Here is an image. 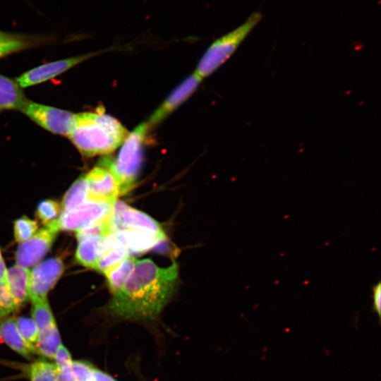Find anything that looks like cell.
I'll return each mask as SVG.
<instances>
[{
	"label": "cell",
	"instance_id": "30",
	"mask_svg": "<svg viewBox=\"0 0 381 381\" xmlns=\"http://www.w3.org/2000/svg\"><path fill=\"white\" fill-rule=\"evenodd\" d=\"M373 301L374 309L380 318L381 313V284L380 282L373 288Z\"/></svg>",
	"mask_w": 381,
	"mask_h": 381
},
{
	"label": "cell",
	"instance_id": "19",
	"mask_svg": "<svg viewBox=\"0 0 381 381\" xmlns=\"http://www.w3.org/2000/svg\"><path fill=\"white\" fill-rule=\"evenodd\" d=\"M88 200V188L85 176L77 179L64 196L61 208L63 212L73 211Z\"/></svg>",
	"mask_w": 381,
	"mask_h": 381
},
{
	"label": "cell",
	"instance_id": "31",
	"mask_svg": "<svg viewBox=\"0 0 381 381\" xmlns=\"http://www.w3.org/2000/svg\"><path fill=\"white\" fill-rule=\"evenodd\" d=\"M89 381H117L111 375L99 369L93 368Z\"/></svg>",
	"mask_w": 381,
	"mask_h": 381
},
{
	"label": "cell",
	"instance_id": "33",
	"mask_svg": "<svg viewBox=\"0 0 381 381\" xmlns=\"http://www.w3.org/2000/svg\"><path fill=\"white\" fill-rule=\"evenodd\" d=\"M6 272L7 270L5 267L4 260L2 259L1 253H0V277L6 282Z\"/></svg>",
	"mask_w": 381,
	"mask_h": 381
},
{
	"label": "cell",
	"instance_id": "32",
	"mask_svg": "<svg viewBox=\"0 0 381 381\" xmlns=\"http://www.w3.org/2000/svg\"><path fill=\"white\" fill-rule=\"evenodd\" d=\"M26 35L7 32L0 30V43L24 37Z\"/></svg>",
	"mask_w": 381,
	"mask_h": 381
},
{
	"label": "cell",
	"instance_id": "14",
	"mask_svg": "<svg viewBox=\"0 0 381 381\" xmlns=\"http://www.w3.org/2000/svg\"><path fill=\"white\" fill-rule=\"evenodd\" d=\"M0 339L13 351L28 360H31L35 355L22 337L14 317H6L0 321Z\"/></svg>",
	"mask_w": 381,
	"mask_h": 381
},
{
	"label": "cell",
	"instance_id": "12",
	"mask_svg": "<svg viewBox=\"0 0 381 381\" xmlns=\"http://www.w3.org/2000/svg\"><path fill=\"white\" fill-rule=\"evenodd\" d=\"M202 80L195 72L186 78L153 112L147 122L148 126H156L165 119L193 93Z\"/></svg>",
	"mask_w": 381,
	"mask_h": 381
},
{
	"label": "cell",
	"instance_id": "11",
	"mask_svg": "<svg viewBox=\"0 0 381 381\" xmlns=\"http://www.w3.org/2000/svg\"><path fill=\"white\" fill-rule=\"evenodd\" d=\"M85 176L89 200L113 205L121 195L118 182L108 169L97 166Z\"/></svg>",
	"mask_w": 381,
	"mask_h": 381
},
{
	"label": "cell",
	"instance_id": "20",
	"mask_svg": "<svg viewBox=\"0 0 381 381\" xmlns=\"http://www.w3.org/2000/svg\"><path fill=\"white\" fill-rule=\"evenodd\" d=\"M61 344L62 343L60 333L56 323H55L39 333L36 348L37 354L41 356L44 359L53 361L56 351Z\"/></svg>",
	"mask_w": 381,
	"mask_h": 381
},
{
	"label": "cell",
	"instance_id": "24",
	"mask_svg": "<svg viewBox=\"0 0 381 381\" xmlns=\"http://www.w3.org/2000/svg\"><path fill=\"white\" fill-rule=\"evenodd\" d=\"M44 39L42 37L25 35L21 39L0 43V58L42 43Z\"/></svg>",
	"mask_w": 381,
	"mask_h": 381
},
{
	"label": "cell",
	"instance_id": "7",
	"mask_svg": "<svg viewBox=\"0 0 381 381\" xmlns=\"http://www.w3.org/2000/svg\"><path fill=\"white\" fill-rule=\"evenodd\" d=\"M59 230L56 219L21 243L16 254L17 265L28 268L37 263L49 250Z\"/></svg>",
	"mask_w": 381,
	"mask_h": 381
},
{
	"label": "cell",
	"instance_id": "9",
	"mask_svg": "<svg viewBox=\"0 0 381 381\" xmlns=\"http://www.w3.org/2000/svg\"><path fill=\"white\" fill-rule=\"evenodd\" d=\"M64 270L61 258H52L38 263L30 274L29 298L32 301L47 298Z\"/></svg>",
	"mask_w": 381,
	"mask_h": 381
},
{
	"label": "cell",
	"instance_id": "13",
	"mask_svg": "<svg viewBox=\"0 0 381 381\" xmlns=\"http://www.w3.org/2000/svg\"><path fill=\"white\" fill-rule=\"evenodd\" d=\"M111 233L128 253H144L164 241L148 232L138 230H124Z\"/></svg>",
	"mask_w": 381,
	"mask_h": 381
},
{
	"label": "cell",
	"instance_id": "4",
	"mask_svg": "<svg viewBox=\"0 0 381 381\" xmlns=\"http://www.w3.org/2000/svg\"><path fill=\"white\" fill-rule=\"evenodd\" d=\"M262 17L261 12L256 11L241 25L214 41L202 56L195 73L203 79L215 71L236 52Z\"/></svg>",
	"mask_w": 381,
	"mask_h": 381
},
{
	"label": "cell",
	"instance_id": "21",
	"mask_svg": "<svg viewBox=\"0 0 381 381\" xmlns=\"http://www.w3.org/2000/svg\"><path fill=\"white\" fill-rule=\"evenodd\" d=\"M25 370L29 381H60L54 363L44 358L32 362Z\"/></svg>",
	"mask_w": 381,
	"mask_h": 381
},
{
	"label": "cell",
	"instance_id": "15",
	"mask_svg": "<svg viewBox=\"0 0 381 381\" xmlns=\"http://www.w3.org/2000/svg\"><path fill=\"white\" fill-rule=\"evenodd\" d=\"M107 250L105 236H90L79 241L75 258L79 264L95 269L97 261Z\"/></svg>",
	"mask_w": 381,
	"mask_h": 381
},
{
	"label": "cell",
	"instance_id": "5",
	"mask_svg": "<svg viewBox=\"0 0 381 381\" xmlns=\"http://www.w3.org/2000/svg\"><path fill=\"white\" fill-rule=\"evenodd\" d=\"M109 224L110 232L138 230L148 232L162 240L166 238V235L157 222L122 201H116L114 203Z\"/></svg>",
	"mask_w": 381,
	"mask_h": 381
},
{
	"label": "cell",
	"instance_id": "22",
	"mask_svg": "<svg viewBox=\"0 0 381 381\" xmlns=\"http://www.w3.org/2000/svg\"><path fill=\"white\" fill-rule=\"evenodd\" d=\"M32 318L36 324L39 333L56 323L47 298L32 301Z\"/></svg>",
	"mask_w": 381,
	"mask_h": 381
},
{
	"label": "cell",
	"instance_id": "17",
	"mask_svg": "<svg viewBox=\"0 0 381 381\" xmlns=\"http://www.w3.org/2000/svg\"><path fill=\"white\" fill-rule=\"evenodd\" d=\"M28 102L16 80L0 75V111L14 109L21 111Z\"/></svg>",
	"mask_w": 381,
	"mask_h": 381
},
{
	"label": "cell",
	"instance_id": "29",
	"mask_svg": "<svg viewBox=\"0 0 381 381\" xmlns=\"http://www.w3.org/2000/svg\"><path fill=\"white\" fill-rule=\"evenodd\" d=\"M18 308L19 307L16 304L12 298L0 301V319L7 317L10 313Z\"/></svg>",
	"mask_w": 381,
	"mask_h": 381
},
{
	"label": "cell",
	"instance_id": "2",
	"mask_svg": "<svg viewBox=\"0 0 381 381\" xmlns=\"http://www.w3.org/2000/svg\"><path fill=\"white\" fill-rule=\"evenodd\" d=\"M129 133L115 118L103 112L75 114L68 138L84 156L108 155L115 151Z\"/></svg>",
	"mask_w": 381,
	"mask_h": 381
},
{
	"label": "cell",
	"instance_id": "23",
	"mask_svg": "<svg viewBox=\"0 0 381 381\" xmlns=\"http://www.w3.org/2000/svg\"><path fill=\"white\" fill-rule=\"evenodd\" d=\"M18 329L25 342L37 354V344L39 338V330L32 318L19 317L16 318Z\"/></svg>",
	"mask_w": 381,
	"mask_h": 381
},
{
	"label": "cell",
	"instance_id": "18",
	"mask_svg": "<svg viewBox=\"0 0 381 381\" xmlns=\"http://www.w3.org/2000/svg\"><path fill=\"white\" fill-rule=\"evenodd\" d=\"M135 261V258L128 255L121 262L104 274L113 294L123 287L134 268Z\"/></svg>",
	"mask_w": 381,
	"mask_h": 381
},
{
	"label": "cell",
	"instance_id": "3",
	"mask_svg": "<svg viewBox=\"0 0 381 381\" xmlns=\"http://www.w3.org/2000/svg\"><path fill=\"white\" fill-rule=\"evenodd\" d=\"M149 128L147 122L140 124L128 134L116 158L104 157L99 163L114 176L121 195L128 193L135 183L143 164L144 142Z\"/></svg>",
	"mask_w": 381,
	"mask_h": 381
},
{
	"label": "cell",
	"instance_id": "10",
	"mask_svg": "<svg viewBox=\"0 0 381 381\" xmlns=\"http://www.w3.org/2000/svg\"><path fill=\"white\" fill-rule=\"evenodd\" d=\"M97 53L75 56L42 64L25 72L17 77L15 80L20 87L37 85L63 73Z\"/></svg>",
	"mask_w": 381,
	"mask_h": 381
},
{
	"label": "cell",
	"instance_id": "26",
	"mask_svg": "<svg viewBox=\"0 0 381 381\" xmlns=\"http://www.w3.org/2000/svg\"><path fill=\"white\" fill-rule=\"evenodd\" d=\"M61 208V205L59 202L53 200H45L38 205L36 215L43 224H47L58 219Z\"/></svg>",
	"mask_w": 381,
	"mask_h": 381
},
{
	"label": "cell",
	"instance_id": "25",
	"mask_svg": "<svg viewBox=\"0 0 381 381\" xmlns=\"http://www.w3.org/2000/svg\"><path fill=\"white\" fill-rule=\"evenodd\" d=\"M37 231V222L28 217L23 216L14 222L15 239L20 243L29 239Z\"/></svg>",
	"mask_w": 381,
	"mask_h": 381
},
{
	"label": "cell",
	"instance_id": "8",
	"mask_svg": "<svg viewBox=\"0 0 381 381\" xmlns=\"http://www.w3.org/2000/svg\"><path fill=\"white\" fill-rule=\"evenodd\" d=\"M113 205L88 200L75 210L63 212L58 218L60 230L77 231L100 222L110 214Z\"/></svg>",
	"mask_w": 381,
	"mask_h": 381
},
{
	"label": "cell",
	"instance_id": "1",
	"mask_svg": "<svg viewBox=\"0 0 381 381\" xmlns=\"http://www.w3.org/2000/svg\"><path fill=\"white\" fill-rule=\"evenodd\" d=\"M178 265L157 266L150 259L136 260L134 268L109 306L112 315L126 320H147L157 317L175 290Z\"/></svg>",
	"mask_w": 381,
	"mask_h": 381
},
{
	"label": "cell",
	"instance_id": "27",
	"mask_svg": "<svg viewBox=\"0 0 381 381\" xmlns=\"http://www.w3.org/2000/svg\"><path fill=\"white\" fill-rule=\"evenodd\" d=\"M94 367L92 363L83 360H73L71 364L72 373L76 381H89Z\"/></svg>",
	"mask_w": 381,
	"mask_h": 381
},
{
	"label": "cell",
	"instance_id": "28",
	"mask_svg": "<svg viewBox=\"0 0 381 381\" xmlns=\"http://www.w3.org/2000/svg\"><path fill=\"white\" fill-rule=\"evenodd\" d=\"M53 361L57 370L71 365L73 359L71 353L63 344H61L56 351Z\"/></svg>",
	"mask_w": 381,
	"mask_h": 381
},
{
	"label": "cell",
	"instance_id": "6",
	"mask_svg": "<svg viewBox=\"0 0 381 381\" xmlns=\"http://www.w3.org/2000/svg\"><path fill=\"white\" fill-rule=\"evenodd\" d=\"M41 127L68 137L75 121V114L28 100L21 111Z\"/></svg>",
	"mask_w": 381,
	"mask_h": 381
},
{
	"label": "cell",
	"instance_id": "16",
	"mask_svg": "<svg viewBox=\"0 0 381 381\" xmlns=\"http://www.w3.org/2000/svg\"><path fill=\"white\" fill-rule=\"evenodd\" d=\"M30 274L29 269L18 265L7 270L6 282L8 291L18 307L29 298Z\"/></svg>",
	"mask_w": 381,
	"mask_h": 381
}]
</instances>
